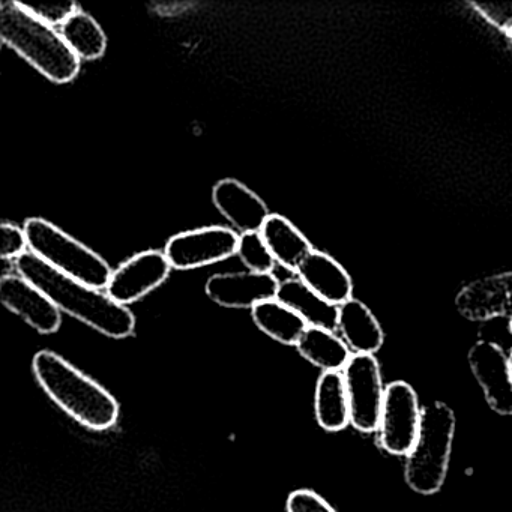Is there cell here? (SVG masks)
I'll return each mask as SVG.
<instances>
[{
  "label": "cell",
  "mask_w": 512,
  "mask_h": 512,
  "mask_svg": "<svg viewBox=\"0 0 512 512\" xmlns=\"http://www.w3.org/2000/svg\"><path fill=\"white\" fill-rule=\"evenodd\" d=\"M338 331L355 355H374L383 346L385 334L374 314L358 299L338 307Z\"/></svg>",
  "instance_id": "cell-16"
},
{
  "label": "cell",
  "mask_w": 512,
  "mask_h": 512,
  "mask_svg": "<svg viewBox=\"0 0 512 512\" xmlns=\"http://www.w3.org/2000/svg\"><path fill=\"white\" fill-rule=\"evenodd\" d=\"M238 254L250 272L256 274H271L275 268V259L263 241L260 232L244 233L239 238Z\"/></svg>",
  "instance_id": "cell-23"
},
{
  "label": "cell",
  "mask_w": 512,
  "mask_h": 512,
  "mask_svg": "<svg viewBox=\"0 0 512 512\" xmlns=\"http://www.w3.org/2000/svg\"><path fill=\"white\" fill-rule=\"evenodd\" d=\"M0 37L52 82L68 83L80 71V59L53 26L41 22L22 2L0 7Z\"/></svg>",
  "instance_id": "cell-3"
},
{
  "label": "cell",
  "mask_w": 512,
  "mask_h": 512,
  "mask_svg": "<svg viewBox=\"0 0 512 512\" xmlns=\"http://www.w3.org/2000/svg\"><path fill=\"white\" fill-rule=\"evenodd\" d=\"M469 7L481 16L485 22L490 23L494 28L502 31L503 34L511 29L512 26V2L505 4H478L470 2Z\"/></svg>",
  "instance_id": "cell-25"
},
{
  "label": "cell",
  "mask_w": 512,
  "mask_h": 512,
  "mask_svg": "<svg viewBox=\"0 0 512 512\" xmlns=\"http://www.w3.org/2000/svg\"><path fill=\"white\" fill-rule=\"evenodd\" d=\"M0 299L40 334H55L61 328V310L46 293L19 275L0 278Z\"/></svg>",
  "instance_id": "cell-11"
},
{
  "label": "cell",
  "mask_w": 512,
  "mask_h": 512,
  "mask_svg": "<svg viewBox=\"0 0 512 512\" xmlns=\"http://www.w3.org/2000/svg\"><path fill=\"white\" fill-rule=\"evenodd\" d=\"M0 236H2V247H0V256L4 260H17L26 253L25 230L17 227L13 223H4L0 226Z\"/></svg>",
  "instance_id": "cell-26"
},
{
  "label": "cell",
  "mask_w": 512,
  "mask_h": 512,
  "mask_svg": "<svg viewBox=\"0 0 512 512\" xmlns=\"http://www.w3.org/2000/svg\"><path fill=\"white\" fill-rule=\"evenodd\" d=\"M505 35H506V37L509 38V40H511V43H512V26H511V29H509V31L506 32Z\"/></svg>",
  "instance_id": "cell-28"
},
{
  "label": "cell",
  "mask_w": 512,
  "mask_h": 512,
  "mask_svg": "<svg viewBox=\"0 0 512 512\" xmlns=\"http://www.w3.org/2000/svg\"><path fill=\"white\" fill-rule=\"evenodd\" d=\"M298 352L323 371H341L349 364L350 349L340 337L328 329L308 326L296 344Z\"/></svg>",
  "instance_id": "cell-20"
},
{
  "label": "cell",
  "mask_w": 512,
  "mask_h": 512,
  "mask_svg": "<svg viewBox=\"0 0 512 512\" xmlns=\"http://www.w3.org/2000/svg\"><path fill=\"white\" fill-rule=\"evenodd\" d=\"M296 274L302 283L329 304L340 307L352 299V278L337 260L322 251H311L296 269Z\"/></svg>",
  "instance_id": "cell-15"
},
{
  "label": "cell",
  "mask_w": 512,
  "mask_h": 512,
  "mask_svg": "<svg viewBox=\"0 0 512 512\" xmlns=\"http://www.w3.org/2000/svg\"><path fill=\"white\" fill-rule=\"evenodd\" d=\"M287 512H337L322 496L311 490H296L287 499Z\"/></svg>",
  "instance_id": "cell-27"
},
{
  "label": "cell",
  "mask_w": 512,
  "mask_h": 512,
  "mask_svg": "<svg viewBox=\"0 0 512 512\" xmlns=\"http://www.w3.org/2000/svg\"><path fill=\"white\" fill-rule=\"evenodd\" d=\"M212 200L218 211L242 235L260 232L271 217L265 202L236 179H223L218 182L212 191Z\"/></svg>",
  "instance_id": "cell-14"
},
{
  "label": "cell",
  "mask_w": 512,
  "mask_h": 512,
  "mask_svg": "<svg viewBox=\"0 0 512 512\" xmlns=\"http://www.w3.org/2000/svg\"><path fill=\"white\" fill-rule=\"evenodd\" d=\"M314 409L317 422L323 430L340 431L347 427L350 422V406L343 373L326 371L320 376Z\"/></svg>",
  "instance_id": "cell-19"
},
{
  "label": "cell",
  "mask_w": 512,
  "mask_h": 512,
  "mask_svg": "<svg viewBox=\"0 0 512 512\" xmlns=\"http://www.w3.org/2000/svg\"><path fill=\"white\" fill-rule=\"evenodd\" d=\"M25 233L32 253L56 271L94 289L109 286L113 272L106 260L62 232L55 224L43 218H29L25 223Z\"/></svg>",
  "instance_id": "cell-5"
},
{
  "label": "cell",
  "mask_w": 512,
  "mask_h": 512,
  "mask_svg": "<svg viewBox=\"0 0 512 512\" xmlns=\"http://www.w3.org/2000/svg\"><path fill=\"white\" fill-rule=\"evenodd\" d=\"M20 277L46 293L61 311L112 338L130 337L136 328V317L125 305L113 301L100 290L80 283L26 251L16 260Z\"/></svg>",
  "instance_id": "cell-1"
},
{
  "label": "cell",
  "mask_w": 512,
  "mask_h": 512,
  "mask_svg": "<svg viewBox=\"0 0 512 512\" xmlns=\"http://www.w3.org/2000/svg\"><path fill=\"white\" fill-rule=\"evenodd\" d=\"M455 307L473 322L512 316V271L467 284L455 298Z\"/></svg>",
  "instance_id": "cell-12"
},
{
  "label": "cell",
  "mask_w": 512,
  "mask_h": 512,
  "mask_svg": "<svg viewBox=\"0 0 512 512\" xmlns=\"http://www.w3.org/2000/svg\"><path fill=\"white\" fill-rule=\"evenodd\" d=\"M455 415L442 401L422 407L421 427L412 451L407 454L404 476L413 491L434 494L442 488L448 473Z\"/></svg>",
  "instance_id": "cell-4"
},
{
  "label": "cell",
  "mask_w": 512,
  "mask_h": 512,
  "mask_svg": "<svg viewBox=\"0 0 512 512\" xmlns=\"http://www.w3.org/2000/svg\"><path fill=\"white\" fill-rule=\"evenodd\" d=\"M65 43L83 61L101 58L107 49V37L94 17L79 11L61 26Z\"/></svg>",
  "instance_id": "cell-22"
},
{
  "label": "cell",
  "mask_w": 512,
  "mask_h": 512,
  "mask_svg": "<svg viewBox=\"0 0 512 512\" xmlns=\"http://www.w3.org/2000/svg\"><path fill=\"white\" fill-rule=\"evenodd\" d=\"M469 365L491 409L499 415H512L511 365L502 347L478 341L470 349Z\"/></svg>",
  "instance_id": "cell-10"
},
{
  "label": "cell",
  "mask_w": 512,
  "mask_h": 512,
  "mask_svg": "<svg viewBox=\"0 0 512 512\" xmlns=\"http://www.w3.org/2000/svg\"><path fill=\"white\" fill-rule=\"evenodd\" d=\"M350 406V424L362 433L379 430L385 388L374 355H352L343 370Z\"/></svg>",
  "instance_id": "cell-6"
},
{
  "label": "cell",
  "mask_w": 512,
  "mask_h": 512,
  "mask_svg": "<svg viewBox=\"0 0 512 512\" xmlns=\"http://www.w3.org/2000/svg\"><path fill=\"white\" fill-rule=\"evenodd\" d=\"M509 365H511V373H512V352H511V355H509Z\"/></svg>",
  "instance_id": "cell-29"
},
{
  "label": "cell",
  "mask_w": 512,
  "mask_h": 512,
  "mask_svg": "<svg viewBox=\"0 0 512 512\" xmlns=\"http://www.w3.org/2000/svg\"><path fill=\"white\" fill-rule=\"evenodd\" d=\"M32 370L44 392L79 424L104 431L118 421L116 398L56 353L38 352L32 361Z\"/></svg>",
  "instance_id": "cell-2"
},
{
  "label": "cell",
  "mask_w": 512,
  "mask_h": 512,
  "mask_svg": "<svg viewBox=\"0 0 512 512\" xmlns=\"http://www.w3.org/2000/svg\"><path fill=\"white\" fill-rule=\"evenodd\" d=\"M35 17L41 20V22L47 23L50 26L65 25L70 17L74 14L79 13V7L76 2H62V4L53 5H34V4H23Z\"/></svg>",
  "instance_id": "cell-24"
},
{
  "label": "cell",
  "mask_w": 512,
  "mask_h": 512,
  "mask_svg": "<svg viewBox=\"0 0 512 512\" xmlns=\"http://www.w3.org/2000/svg\"><path fill=\"white\" fill-rule=\"evenodd\" d=\"M253 319L260 331L287 346H296L308 328V323L298 313L277 299L256 305L253 308Z\"/></svg>",
  "instance_id": "cell-21"
},
{
  "label": "cell",
  "mask_w": 512,
  "mask_h": 512,
  "mask_svg": "<svg viewBox=\"0 0 512 512\" xmlns=\"http://www.w3.org/2000/svg\"><path fill=\"white\" fill-rule=\"evenodd\" d=\"M263 241L268 245L275 262L295 271L313 251L310 241L281 215H271L260 230Z\"/></svg>",
  "instance_id": "cell-18"
},
{
  "label": "cell",
  "mask_w": 512,
  "mask_h": 512,
  "mask_svg": "<svg viewBox=\"0 0 512 512\" xmlns=\"http://www.w3.org/2000/svg\"><path fill=\"white\" fill-rule=\"evenodd\" d=\"M170 269L172 265L166 254L157 250L143 251L113 272L107 295L121 305L139 301L167 280Z\"/></svg>",
  "instance_id": "cell-9"
},
{
  "label": "cell",
  "mask_w": 512,
  "mask_h": 512,
  "mask_svg": "<svg viewBox=\"0 0 512 512\" xmlns=\"http://www.w3.org/2000/svg\"><path fill=\"white\" fill-rule=\"evenodd\" d=\"M509 328H511V332H512V317H511V323H509Z\"/></svg>",
  "instance_id": "cell-30"
},
{
  "label": "cell",
  "mask_w": 512,
  "mask_h": 512,
  "mask_svg": "<svg viewBox=\"0 0 512 512\" xmlns=\"http://www.w3.org/2000/svg\"><path fill=\"white\" fill-rule=\"evenodd\" d=\"M422 409L418 395L406 382H394L385 389L379 442L392 455H407L418 439Z\"/></svg>",
  "instance_id": "cell-7"
},
{
  "label": "cell",
  "mask_w": 512,
  "mask_h": 512,
  "mask_svg": "<svg viewBox=\"0 0 512 512\" xmlns=\"http://www.w3.org/2000/svg\"><path fill=\"white\" fill-rule=\"evenodd\" d=\"M239 238L227 227H206L173 236L164 254L172 268L184 271L202 268L238 253Z\"/></svg>",
  "instance_id": "cell-8"
},
{
  "label": "cell",
  "mask_w": 512,
  "mask_h": 512,
  "mask_svg": "<svg viewBox=\"0 0 512 512\" xmlns=\"http://www.w3.org/2000/svg\"><path fill=\"white\" fill-rule=\"evenodd\" d=\"M277 301L298 313L308 326L328 329L334 332L338 328V307L329 304L325 299L314 293L301 280L284 281L280 284Z\"/></svg>",
  "instance_id": "cell-17"
},
{
  "label": "cell",
  "mask_w": 512,
  "mask_h": 512,
  "mask_svg": "<svg viewBox=\"0 0 512 512\" xmlns=\"http://www.w3.org/2000/svg\"><path fill=\"white\" fill-rule=\"evenodd\" d=\"M280 283L272 274L238 272L209 278L206 293L212 301L227 308H251L277 299Z\"/></svg>",
  "instance_id": "cell-13"
}]
</instances>
